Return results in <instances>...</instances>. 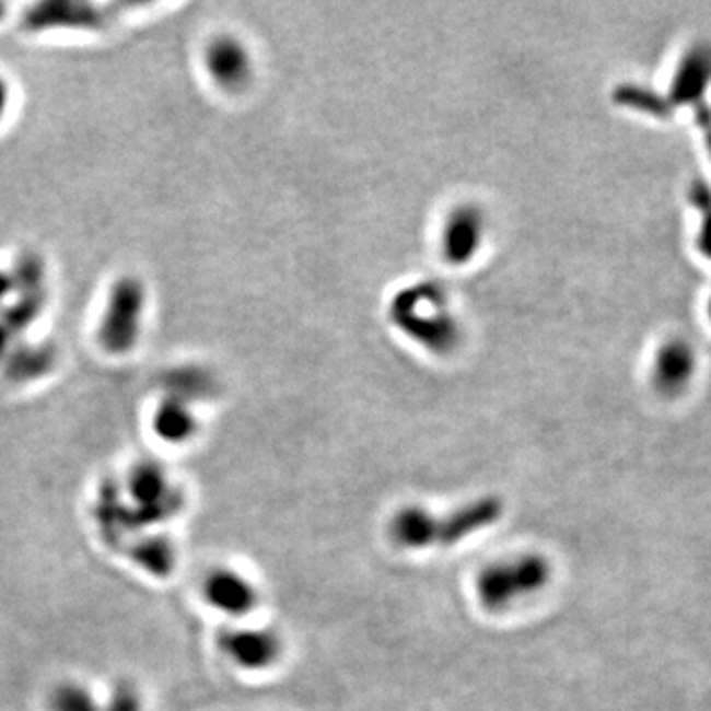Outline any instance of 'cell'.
<instances>
[{"label": "cell", "mask_w": 711, "mask_h": 711, "mask_svg": "<svg viewBox=\"0 0 711 711\" xmlns=\"http://www.w3.org/2000/svg\"><path fill=\"white\" fill-rule=\"evenodd\" d=\"M46 301H48V291L19 295L14 303L0 308V328L19 342L24 330L34 325V320L42 315Z\"/></svg>", "instance_id": "obj_13"}, {"label": "cell", "mask_w": 711, "mask_h": 711, "mask_svg": "<svg viewBox=\"0 0 711 711\" xmlns=\"http://www.w3.org/2000/svg\"><path fill=\"white\" fill-rule=\"evenodd\" d=\"M48 708L50 711H103V703L88 686L63 681L51 690Z\"/></svg>", "instance_id": "obj_15"}, {"label": "cell", "mask_w": 711, "mask_h": 711, "mask_svg": "<svg viewBox=\"0 0 711 711\" xmlns=\"http://www.w3.org/2000/svg\"><path fill=\"white\" fill-rule=\"evenodd\" d=\"M147 308V287L135 275H123L113 283L100 325V342L109 354L131 352L141 336Z\"/></svg>", "instance_id": "obj_2"}, {"label": "cell", "mask_w": 711, "mask_h": 711, "mask_svg": "<svg viewBox=\"0 0 711 711\" xmlns=\"http://www.w3.org/2000/svg\"><path fill=\"white\" fill-rule=\"evenodd\" d=\"M12 287L16 295L46 291V265L36 252H22L11 271Z\"/></svg>", "instance_id": "obj_14"}, {"label": "cell", "mask_w": 711, "mask_h": 711, "mask_svg": "<svg viewBox=\"0 0 711 711\" xmlns=\"http://www.w3.org/2000/svg\"><path fill=\"white\" fill-rule=\"evenodd\" d=\"M103 711H144L139 691L129 684L117 686L112 698L103 703Z\"/></svg>", "instance_id": "obj_17"}, {"label": "cell", "mask_w": 711, "mask_h": 711, "mask_svg": "<svg viewBox=\"0 0 711 711\" xmlns=\"http://www.w3.org/2000/svg\"><path fill=\"white\" fill-rule=\"evenodd\" d=\"M132 561L154 578H166L176 568V546L173 539L164 534H149L132 544L129 551Z\"/></svg>", "instance_id": "obj_11"}, {"label": "cell", "mask_w": 711, "mask_h": 711, "mask_svg": "<svg viewBox=\"0 0 711 711\" xmlns=\"http://www.w3.org/2000/svg\"><path fill=\"white\" fill-rule=\"evenodd\" d=\"M551 575V561L536 551L490 563L478 573V603L488 613H504L546 590Z\"/></svg>", "instance_id": "obj_1"}, {"label": "cell", "mask_w": 711, "mask_h": 711, "mask_svg": "<svg viewBox=\"0 0 711 711\" xmlns=\"http://www.w3.org/2000/svg\"><path fill=\"white\" fill-rule=\"evenodd\" d=\"M9 102H11V90H9V83L4 82V78H0V119L4 117L7 107H9Z\"/></svg>", "instance_id": "obj_19"}, {"label": "cell", "mask_w": 711, "mask_h": 711, "mask_svg": "<svg viewBox=\"0 0 711 711\" xmlns=\"http://www.w3.org/2000/svg\"><path fill=\"white\" fill-rule=\"evenodd\" d=\"M4 11H7V7H4V4H0V19H2V14H4Z\"/></svg>", "instance_id": "obj_21"}, {"label": "cell", "mask_w": 711, "mask_h": 711, "mask_svg": "<svg viewBox=\"0 0 711 711\" xmlns=\"http://www.w3.org/2000/svg\"><path fill=\"white\" fill-rule=\"evenodd\" d=\"M12 293H14V287H12L11 273L0 271V305H2Z\"/></svg>", "instance_id": "obj_18"}, {"label": "cell", "mask_w": 711, "mask_h": 711, "mask_svg": "<svg viewBox=\"0 0 711 711\" xmlns=\"http://www.w3.org/2000/svg\"><path fill=\"white\" fill-rule=\"evenodd\" d=\"M125 497L137 528L174 518L184 504L183 494L174 487L168 473L153 461H144L132 468Z\"/></svg>", "instance_id": "obj_3"}, {"label": "cell", "mask_w": 711, "mask_h": 711, "mask_svg": "<svg viewBox=\"0 0 711 711\" xmlns=\"http://www.w3.org/2000/svg\"><path fill=\"white\" fill-rule=\"evenodd\" d=\"M208 376L198 368H180L166 372L163 384L166 396L180 397L186 404H190L196 397H203L208 394Z\"/></svg>", "instance_id": "obj_16"}, {"label": "cell", "mask_w": 711, "mask_h": 711, "mask_svg": "<svg viewBox=\"0 0 711 711\" xmlns=\"http://www.w3.org/2000/svg\"><path fill=\"white\" fill-rule=\"evenodd\" d=\"M203 599L228 617H245L259 605V591L254 581L237 569L218 568L203 580Z\"/></svg>", "instance_id": "obj_7"}, {"label": "cell", "mask_w": 711, "mask_h": 711, "mask_svg": "<svg viewBox=\"0 0 711 711\" xmlns=\"http://www.w3.org/2000/svg\"><path fill=\"white\" fill-rule=\"evenodd\" d=\"M706 311H708V318H710V323H711V293H710V299H708V306H706Z\"/></svg>", "instance_id": "obj_20"}, {"label": "cell", "mask_w": 711, "mask_h": 711, "mask_svg": "<svg viewBox=\"0 0 711 711\" xmlns=\"http://www.w3.org/2000/svg\"><path fill=\"white\" fill-rule=\"evenodd\" d=\"M208 68L212 71L215 82L222 85H237L244 82L247 73V58L242 46L230 38L213 42L208 50Z\"/></svg>", "instance_id": "obj_12"}, {"label": "cell", "mask_w": 711, "mask_h": 711, "mask_svg": "<svg viewBox=\"0 0 711 711\" xmlns=\"http://www.w3.org/2000/svg\"><path fill=\"white\" fill-rule=\"evenodd\" d=\"M198 429L190 404L180 397L164 396L153 416V431L171 445H183Z\"/></svg>", "instance_id": "obj_10"}, {"label": "cell", "mask_w": 711, "mask_h": 711, "mask_svg": "<svg viewBox=\"0 0 711 711\" xmlns=\"http://www.w3.org/2000/svg\"><path fill=\"white\" fill-rule=\"evenodd\" d=\"M107 7L93 2H71V0H50L38 2L26 12V28L34 32L54 28L73 31H95L107 24Z\"/></svg>", "instance_id": "obj_6"}, {"label": "cell", "mask_w": 711, "mask_h": 711, "mask_svg": "<svg viewBox=\"0 0 711 711\" xmlns=\"http://www.w3.org/2000/svg\"><path fill=\"white\" fill-rule=\"evenodd\" d=\"M220 651L244 671H265L283 654V640L271 629L234 627L222 630Z\"/></svg>", "instance_id": "obj_5"}, {"label": "cell", "mask_w": 711, "mask_h": 711, "mask_svg": "<svg viewBox=\"0 0 711 711\" xmlns=\"http://www.w3.org/2000/svg\"><path fill=\"white\" fill-rule=\"evenodd\" d=\"M506 504L497 494L478 497L445 516L431 514V548H453L461 541L477 536L494 526L504 516Z\"/></svg>", "instance_id": "obj_4"}, {"label": "cell", "mask_w": 711, "mask_h": 711, "mask_svg": "<svg viewBox=\"0 0 711 711\" xmlns=\"http://www.w3.org/2000/svg\"><path fill=\"white\" fill-rule=\"evenodd\" d=\"M698 370V354L684 338H672L654 358V386L662 396L676 397L686 392Z\"/></svg>", "instance_id": "obj_8"}, {"label": "cell", "mask_w": 711, "mask_h": 711, "mask_svg": "<svg viewBox=\"0 0 711 711\" xmlns=\"http://www.w3.org/2000/svg\"><path fill=\"white\" fill-rule=\"evenodd\" d=\"M58 362V350L50 342L19 340L0 362L2 374L14 384H26L48 376Z\"/></svg>", "instance_id": "obj_9"}]
</instances>
